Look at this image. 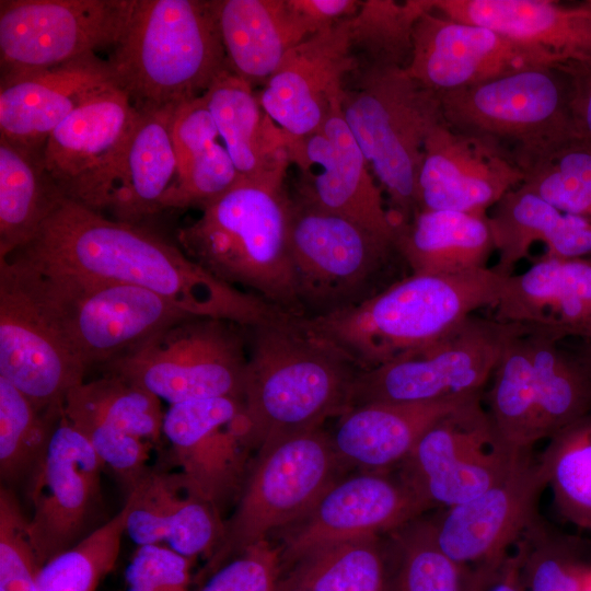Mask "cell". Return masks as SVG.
Wrapping results in <instances>:
<instances>
[{
  "instance_id": "cell-1",
  "label": "cell",
  "mask_w": 591,
  "mask_h": 591,
  "mask_svg": "<svg viewBox=\"0 0 591 591\" xmlns=\"http://www.w3.org/2000/svg\"><path fill=\"white\" fill-rule=\"evenodd\" d=\"M11 256L45 271L141 287L194 316L225 320L244 327L282 312L219 280L190 259L177 243L140 224L108 219L66 197L35 237Z\"/></svg>"
},
{
  "instance_id": "cell-2",
  "label": "cell",
  "mask_w": 591,
  "mask_h": 591,
  "mask_svg": "<svg viewBox=\"0 0 591 591\" xmlns=\"http://www.w3.org/2000/svg\"><path fill=\"white\" fill-rule=\"evenodd\" d=\"M240 420L247 445L321 428L350 409L358 363L306 317L280 312L247 327Z\"/></svg>"
},
{
  "instance_id": "cell-3",
  "label": "cell",
  "mask_w": 591,
  "mask_h": 591,
  "mask_svg": "<svg viewBox=\"0 0 591 591\" xmlns=\"http://www.w3.org/2000/svg\"><path fill=\"white\" fill-rule=\"evenodd\" d=\"M289 166L241 176L175 236L182 251L219 280L302 316L289 244Z\"/></svg>"
},
{
  "instance_id": "cell-4",
  "label": "cell",
  "mask_w": 591,
  "mask_h": 591,
  "mask_svg": "<svg viewBox=\"0 0 591 591\" xmlns=\"http://www.w3.org/2000/svg\"><path fill=\"white\" fill-rule=\"evenodd\" d=\"M507 277L494 267L409 274L355 308L308 321L371 370L434 343L474 311L494 308Z\"/></svg>"
},
{
  "instance_id": "cell-5",
  "label": "cell",
  "mask_w": 591,
  "mask_h": 591,
  "mask_svg": "<svg viewBox=\"0 0 591 591\" xmlns=\"http://www.w3.org/2000/svg\"><path fill=\"white\" fill-rule=\"evenodd\" d=\"M106 61L137 111L198 97L230 68L213 0H134Z\"/></svg>"
},
{
  "instance_id": "cell-6",
  "label": "cell",
  "mask_w": 591,
  "mask_h": 591,
  "mask_svg": "<svg viewBox=\"0 0 591 591\" xmlns=\"http://www.w3.org/2000/svg\"><path fill=\"white\" fill-rule=\"evenodd\" d=\"M341 112L397 224L418 211L417 182L439 95L397 66L361 65L346 80Z\"/></svg>"
},
{
  "instance_id": "cell-7",
  "label": "cell",
  "mask_w": 591,
  "mask_h": 591,
  "mask_svg": "<svg viewBox=\"0 0 591 591\" xmlns=\"http://www.w3.org/2000/svg\"><path fill=\"white\" fill-rule=\"evenodd\" d=\"M289 244L302 316L355 308L399 279L393 240L291 197Z\"/></svg>"
},
{
  "instance_id": "cell-8",
  "label": "cell",
  "mask_w": 591,
  "mask_h": 591,
  "mask_svg": "<svg viewBox=\"0 0 591 591\" xmlns=\"http://www.w3.org/2000/svg\"><path fill=\"white\" fill-rule=\"evenodd\" d=\"M560 343L523 327L493 372L486 412L515 451L531 450L591 412V373Z\"/></svg>"
},
{
  "instance_id": "cell-9",
  "label": "cell",
  "mask_w": 591,
  "mask_h": 591,
  "mask_svg": "<svg viewBox=\"0 0 591 591\" xmlns=\"http://www.w3.org/2000/svg\"><path fill=\"white\" fill-rule=\"evenodd\" d=\"M438 95L448 125L490 142L522 172L578 137L570 84L560 65L523 70Z\"/></svg>"
},
{
  "instance_id": "cell-10",
  "label": "cell",
  "mask_w": 591,
  "mask_h": 591,
  "mask_svg": "<svg viewBox=\"0 0 591 591\" xmlns=\"http://www.w3.org/2000/svg\"><path fill=\"white\" fill-rule=\"evenodd\" d=\"M343 467L331 434L322 428L262 445L201 581L269 534L300 520L339 478Z\"/></svg>"
},
{
  "instance_id": "cell-11",
  "label": "cell",
  "mask_w": 591,
  "mask_h": 591,
  "mask_svg": "<svg viewBox=\"0 0 591 591\" xmlns=\"http://www.w3.org/2000/svg\"><path fill=\"white\" fill-rule=\"evenodd\" d=\"M26 264L62 334L88 370L104 367L161 331L197 317L141 287L45 271Z\"/></svg>"
},
{
  "instance_id": "cell-12",
  "label": "cell",
  "mask_w": 591,
  "mask_h": 591,
  "mask_svg": "<svg viewBox=\"0 0 591 591\" xmlns=\"http://www.w3.org/2000/svg\"><path fill=\"white\" fill-rule=\"evenodd\" d=\"M247 327L193 317L155 334L103 367L171 404L243 396Z\"/></svg>"
},
{
  "instance_id": "cell-13",
  "label": "cell",
  "mask_w": 591,
  "mask_h": 591,
  "mask_svg": "<svg viewBox=\"0 0 591 591\" xmlns=\"http://www.w3.org/2000/svg\"><path fill=\"white\" fill-rule=\"evenodd\" d=\"M89 370L46 305L32 268L0 258V376L42 412L62 409Z\"/></svg>"
},
{
  "instance_id": "cell-14",
  "label": "cell",
  "mask_w": 591,
  "mask_h": 591,
  "mask_svg": "<svg viewBox=\"0 0 591 591\" xmlns=\"http://www.w3.org/2000/svg\"><path fill=\"white\" fill-rule=\"evenodd\" d=\"M522 328L473 314L434 343L361 371L350 408L376 402H428L482 393L506 344Z\"/></svg>"
},
{
  "instance_id": "cell-15",
  "label": "cell",
  "mask_w": 591,
  "mask_h": 591,
  "mask_svg": "<svg viewBox=\"0 0 591 591\" xmlns=\"http://www.w3.org/2000/svg\"><path fill=\"white\" fill-rule=\"evenodd\" d=\"M526 451L496 433L482 394L454 409L419 439L399 476L428 509L470 500L505 478Z\"/></svg>"
},
{
  "instance_id": "cell-16",
  "label": "cell",
  "mask_w": 591,
  "mask_h": 591,
  "mask_svg": "<svg viewBox=\"0 0 591 591\" xmlns=\"http://www.w3.org/2000/svg\"><path fill=\"white\" fill-rule=\"evenodd\" d=\"M134 0H0V79L57 67L117 43Z\"/></svg>"
},
{
  "instance_id": "cell-17",
  "label": "cell",
  "mask_w": 591,
  "mask_h": 591,
  "mask_svg": "<svg viewBox=\"0 0 591 591\" xmlns=\"http://www.w3.org/2000/svg\"><path fill=\"white\" fill-rule=\"evenodd\" d=\"M102 471L92 445L63 412L27 483L28 535L40 567L96 529Z\"/></svg>"
},
{
  "instance_id": "cell-18",
  "label": "cell",
  "mask_w": 591,
  "mask_h": 591,
  "mask_svg": "<svg viewBox=\"0 0 591 591\" xmlns=\"http://www.w3.org/2000/svg\"><path fill=\"white\" fill-rule=\"evenodd\" d=\"M139 112L112 86L79 106L49 136L45 167L62 195L94 211L106 210Z\"/></svg>"
},
{
  "instance_id": "cell-19",
  "label": "cell",
  "mask_w": 591,
  "mask_h": 591,
  "mask_svg": "<svg viewBox=\"0 0 591 591\" xmlns=\"http://www.w3.org/2000/svg\"><path fill=\"white\" fill-rule=\"evenodd\" d=\"M286 150L298 171L296 198L394 241L396 227L382 188L345 121L341 104L315 131L287 135Z\"/></svg>"
},
{
  "instance_id": "cell-20",
  "label": "cell",
  "mask_w": 591,
  "mask_h": 591,
  "mask_svg": "<svg viewBox=\"0 0 591 591\" xmlns=\"http://www.w3.org/2000/svg\"><path fill=\"white\" fill-rule=\"evenodd\" d=\"M565 63L537 46L432 9L417 21L405 71L437 94L514 72Z\"/></svg>"
},
{
  "instance_id": "cell-21",
  "label": "cell",
  "mask_w": 591,
  "mask_h": 591,
  "mask_svg": "<svg viewBox=\"0 0 591 591\" xmlns=\"http://www.w3.org/2000/svg\"><path fill=\"white\" fill-rule=\"evenodd\" d=\"M425 511L399 474L363 471L338 478L300 520L281 531L280 571L316 547L391 533Z\"/></svg>"
},
{
  "instance_id": "cell-22",
  "label": "cell",
  "mask_w": 591,
  "mask_h": 591,
  "mask_svg": "<svg viewBox=\"0 0 591 591\" xmlns=\"http://www.w3.org/2000/svg\"><path fill=\"white\" fill-rule=\"evenodd\" d=\"M243 399L220 396L171 404L163 437L171 445L186 490L220 511L237 498L252 462L236 418Z\"/></svg>"
},
{
  "instance_id": "cell-23",
  "label": "cell",
  "mask_w": 591,
  "mask_h": 591,
  "mask_svg": "<svg viewBox=\"0 0 591 591\" xmlns=\"http://www.w3.org/2000/svg\"><path fill=\"white\" fill-rule=\"evenodd\" d=\"M544 487L540 461L530 450L500 482L429 519L437 544L465 575L496 561L536 517L535 502Z\"/></svg>"
},
{
  "instance_id": "cell-24",
  "label": "cell",
  "mask_w": 591,
  "mask_h": 591,
  "mask_svg": "<svg viewBox=\"0 0 591 591\" xmlns=\"http://www.w3.org/2000/svg\"><path fill=\"white\" fill-rule=\"evenodd\" d=\"M349 19L292 48L257 94L264 112L287 135L315 131L341 104L346 80L359 67Z\"/></svg>"
},
{
  "instance_id": "cell-25",
  "label": "cell",
  "mask_w": 591,
  "mask_h": 591,
  "mask_svg": "<svg viewBox=\"0 0 591 591\" xmlns=\"http://www.w3.org/2000/svg\"><path fill=\"white\" fill-rule=\"evenodd\" d=\"M524 181L522 170L490 142L444 119L429 132L417 182L419 210L487 215Z\"/></svg>"
},
{
  "instance_id": "cell-26",
  "label": "cell",
  "mask_w": 591,
  "mask_h": 591,
  "mask_svg": "<svg viewBox=\"0 0 591 591\" xmlns=\"http://www.w3.org/2000/svg\"><path fill=\"white\" fill-rule=\"evenodd\" d=\"M116 86L106 60L70 62L0 79V137L43 152L53 131L94 95Z\"/></svg>"
},
{
  "instance_id": "cell-27",
  "label": "cell",
  "mask_w": 591,
  "mask_h": 591,
  "mask_svg": "<svg viewBox=\"0 0 591 591\" xmlns=\"http://www.w3.org/2000/svg\"><path fill=\"white\" fill-rule=\"evenodd\" d=\"M495 320L558 341L591 344V258L544 255L528 270L507 277L493 308Z\"/></svg>"
},
{
  "instance_id": "cell-28",
  "label": "cell",
  "mask_w": 591,
  "mask_h": 591,
  "mask_svg": "<svg viewBox=\"0 0 591 591\" xmlns=\"http://www.w3.org/2000/svg\"><path fill=\"white\" fill-rule=\"evenodd\" d=\"M482 393L428 402H376L339 417L332 443L344 467L386 472L399 466L438 420Z\"/></svg>"
},
{
  "instance_id": "cell-29",
  "label": "cell",
  "mask_w": 591,
  "mask_h": 591,
  "mask_svg": "<svg viewBox=\"0 0 591 591\" xmlns=\"http://www.w3.org/2000/svg\"><path fill=\"white\" fill-rule=\"evenodd\" d=\"M451 20L482 25L537 46L566 62L591 61V7L552 0H430Z\"/></svg>"
},
{
  "instance_id": "cell-30",
  "label": "cell",
  "mask_w": 591,
  "mask_h": 591,
  "mask_svg": "<svg viewBox=\"0 0 591 591\" xmlns=\"http://www.w3.org/2000/svg\"><path fill=\"white\" fill-rule=\"evenodd\" d=\"M230 69L265 84L286 55L316 34L290 0H213Z\"/></svg>"
},
{
  "instance_id": "cell-31",
  "label": "cell",
  "mask_w": 591,
  "mask_h": 591,
  "mask_svg": "<svg viewBox=\"0 0 591 591\" xmlns=\"http://www.w3.org/2000/svg\"><path fill=\"white\" fill-rule=\"evenodd\" d=\"M178 105L138 111L106 210L113 219L139 224L161 212L178 176L172 125Z\"/></svg>"
},
{
  "instance_id": "cell-32",
  "label": "cell",
  "mask_w": 591,
  "mask_h": 591,
  "mask_svg": "<svg viewBox=\"0 0 591 591\" xmlns=\"http://www.w3.org/2000/svg\"><path fill=\"white\" fill-rule=\"evenodd\" d=\"M499 259L494 267L512 275L531 246L542 242L546 256L591 258V219L565 212L521 185L507 193L488 216Z\"/></svg>"
},
{
  "instance_id": "cell-33",
  "label": "cell",
  "mask_w": 591,
  "mask_h": 591,
  "mask_svg": "<svg viewBox=\"0 0 591 591\" xmlns=\"http://www.w3.org/2000/svg\"><path fill=\"white\" fill-rule=\"evenodd\" d=\"M410 274L453 275L487 268L495 248L488 215L419 210L395 229Z\"/></svg>"
},
{
  "instance_id": "cell-34",
  "label": "cell",
  "mask_w": 591,
  "mask_h": 591,
  "mask_svg": "<svg viewBox=\"0 0 591 591\" xmlns=\"http://www.w3.org/2000/svg\"><path fill=\"white\" fill-rule=\"evenodd\" d=\"M204 96L241 176H258L290 165L287 135L264 112L248 82L228 68Z\"/></svg>"
},
{
  "instance_id": "cell-35",
  "label": "cell",
  "mask_w": 591,
  "mask_h": 591,
  "mask_svg": "<svg viewBox=\"0 0 591 591\" xmlns=\"http://www.w3.org/2000/svg\"><path fill=\"white\" fill-rule=\"evenodd\" d=\"M63 198L43 152L0 137V258L28 244Z\"/></svg>"
},
{
  "instance_id": "cell-36",
  "label": "cell",
  "mask_w": 591,
  "mask_h": 591,
  "mask_svg": "<svg viewBox=\"0 0 591 591\" xmlns=\"http://www.w3.org/2000/svg\"><path fill=\"white\" fill-rule=\"evenodd\" d=\"M279 588L303 591H392L387 540L380 535L329 543L280 571Z\"/></svg>"
},
{
  "instance_id": "cell-37",
  "label": "cell",
  "mask_w": 591,
  "mask_h": 591,
  "mask_svg": "<svg viewBox=\"0 0 591 591\" xmlns=\"http://www.w3.org/2000/svg\"><path fill=\"white\" fill-rule=\"evenodd\" d=\"M63 412L73 425L95 424L158 443L163 437L161 399L113 373L83 382L69 392Z\"/></svg>"
},
{
  "instance_id": "cell-38",
  "label": "cell",
  "mask_w": 591,
  "mask_h": 591,
  "mask_svg": "<svg viewBox=\"0 0 591 591\" xmlns=\"http://www.w3.org/2000/svg\"><path fill=\"white\" fill-rule=\"evenodd\" d=\"M538 461L558 512L591 531V412L551 438Z\"/></svg>"
},
{
  "instance_id": "cell-39",
  "label": "cell",
  "mask_w": 591,
  "mask_h": 591,
  "mask_svg": "<svg viewBox=\"0 0 591 591\" xmlns=\"http://www.w3.org/2000/svg\"><path fill=\"white\" fill-rule=\"evenodd\" d=\"M62 409L42 412L0 376V475L7 485L28 483L43 460Z\"/></svg>"
},
{
  "instance_id": "cell-40",
  "label": "cell",
  "mask_w": 591,
  "mask_h": 591,
  "mask_svg": "<svg viewBox=\"0 0 591 591\" xmlns=\"http://www.w3.org/2000/svg\"><path fill=\"white\" fill-rule=\"evenodd\" d=\"M431 9L430 0H364L349 19L350 39L359 66L405 68L418 19Z\"/></svg>"
},
{
  "instance_id": "cell-41",
  "label": "cell",
  "mask_w": 591,
  "mask_h": 591,
  "mask_svg": "<svg viewBox=\"0 0 591 591\" xmlns=\"http://www.w3.org/2000/svg\"><path fill=\"white\" fill-rule=\"evenodd\" d=\"M392 591H466L464 570L437 544L429 519L387 533Z\"/></svg>"
},
{
  "instance_id": "cell-42",
  "label": "cell",
  "mask_w": 591,
  "mask_h": 591,
  "mask_svg": "<svg viewBox=\"0 0 591 591\" xmlns=\"http://www.w3.org/2000/svg\"><path fill=\"white\" fill-rule=\"evenodd\" d=\"M128 503L107 522L39 568L36 591H95L119 555Z\"/></svg>"
},
{
  "instance_id": "cell-43",
  "label": "cell",
  "mask_w": 591,
  "mask_h": 591,
  "mask_svg": "<svg viewBox=\"0 0 591 591\" xmlns=\"http://www.w3.org/2000/svg\"><path fill=\"white\" fill-rule=\"evenodd\" d=\"M521 186L558 209L591 219V142L573 138L524 172Z\"/></svg>"
},
{
  "instance_id": "cell-44",
  "label": "cell",
  "mask_w": 591,
  "mask_h": 591,
  "mask_svg": "<svg viewBox=\"0 0 591 591\" xmlns=\"http://www.w3.org/2000/svg\"><path fill=\"white\" fill-rule=\"evenodd\" d=\"M521 544L525 591H582L589 568L568 540L548 531L535 517Z\"/></svg>"
},
{
  "instance_id": "cell-45",
  "label": "cell",
  "mask_w": 591,
  "mask_h": 591,
  "mask_svg": "<svg viewBox=\"0 0 591 591\" xmlns=\"http://www.w3.org/2000/svg\"><path fill=\"white\" fill-rule=\"evenodd\" d=\"M186 490L179 473L151 471L127 495L126 533L137 546L164 544Z\"/></svg>"
},
{
  "instance_id": "cell-46",
  "label": "cell",
  "mask_w": 591,
  "mask_h": 591,
  "mask_svg": "<svg viewBox=\"0 0 591 591\" xmlns=\"http://www.w3.org/2000/svg\"><path fill=\"white\" fill-rule=\"evenodd\" d=\"M40 565L28 535V518L8 488L0 489V591H36Z\"/></svg>"
},
{
  "instance_id": "cell-47",
  "label": "cell",
  "mask_w": 591,
  "mask_h": 591,
  "mask_svg": "<svg viewBox=\"0 0 591 591\" xmlns=\"http://www.w3.org/2000/svg\"><path fill=\"white\" fill-rule=\"evenodd\" d=\"M193 561L165 544L137 546L125 578L128 586H139L147 591H193Z\"/></svg>"
},
{
  "instance_id": "cell-48",
  "label": "cell",
  "mask_w": 591,
  "mask_h": 591,
  "mask_svg": "<svg viewBox=\"0 0 591 591\" xmlns=\"http://www.w3.org/2000/svg\"><path fill=\"white\" fill-rule=\"evenodd\" d=\"M218 137L220 136L204 94L176 107L172 139L178 166L177 178L186 172L197 155L218 142Z\"/></svg>"
},
{
  "instance_id": "cell-49",
  "label": "cell",
  "mask_w": 591,
  "mask_h": 591,
  "mask_svg": "<svg viewBox=\"0 0 591 591\" xmlns=\"http://www.w3.org/2000/svg\"><path fill=\"white\" fill-rule=\"evenodd\" d=\"M466 591H525L521 537L496 561L466 573Z\"/></svg>"
},
{
  "instance_id": "cell-50",
  "label": "cell",
  "mask_w": 591,
  "mask_h": 591,
  "mask_svg": "<svg viewBox=\"0 0 591 591\" xmlns=\"http://www.w3.org/2000/svg\"><path fill=\"white\" fill-rule=\"evenodd\" d=\"M560 68L570 84V108L576 134L591 142V61L566 62Z\"/></svg>"
},
{
  "instance_id": "cell-51",
  "label": "cell",
  "mask_w": 591,
  "mask_h": 591,
  "mask_svg": "<svg viewBox=\"0 0 591 591\" xmlns=\"http://www.w3.org/2000/svg\"><path fill=\"white\" fill-rule=\"evenodd\" d=\"M315 33L354 16L360 8L359 0H290Z\"/></svg>"
},
{
  "instance_id": "cell-52",
  "label": "cell",
  "mask_w": 591,
  "mask_h": 591,
  "mask_svg": "<svg viewBox=\"0 0 591 591\" xmlns=\"http://www.w3.org/2000/svg\"><path fill=\"white\" fill-rule=\"evenodd\" d=\"M572 351L591 373V344L582 343L580 346H578V348H575Z\"/></svg>"
},
{
  "instance_id": "cell-53",
  "label": "cell",
  "mask_w": 591,
  "mask_h": 591,
  "mask_svg": "<svg viewBox=\"0 0 591 591\" xmlns=\"http://www.w3.org/2000/svg\"><path fill=\"white\" fill-rule=\"evenodd\" d=\"M582 591H591V570L590 569L587 573V577L582 587Z\"/></svg>"
},
{
  "instance_id": "cell-54",
  "label": "cell",
  "mask_w": 591,
  "mask_h": 591,
  "mask_svg": "<svg viewBox=\"0 0 591 591\" xmlns=\"http://www.w3.org/2000/svg\"><path fill=\"white\" fill-rule=\"evenodd\" d=\"M276 591H303V590H299V589H286V588H279V587H277V588H276Z\"/></svg>"
},
{
  "instance_id": "cell-55",
  "label": "cell",
  "mask_w": 591,
  "mask_h": 591,
  "mask_svg": "<svg viewBox=\"0 0 591 591\" xmlns=\"http://www.w3.org/2000/svg\"><path fill=\"white\" fill-rule=\"evenodd\" d=\"M586 2L591 7V0H586Z\"/></svg>"
}]
</instances>
